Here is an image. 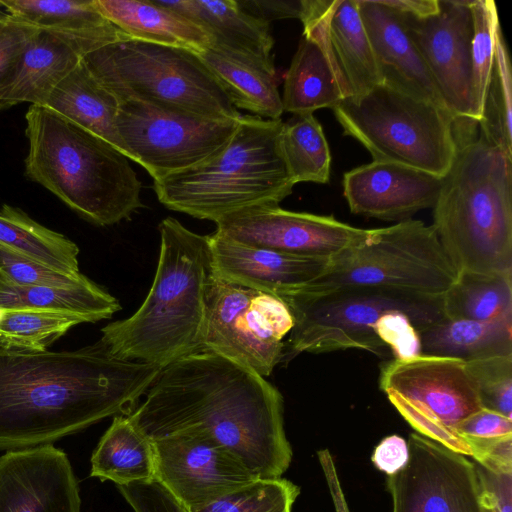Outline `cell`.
<instances>
[{
  "label": "cell",
  "mask_w": 512,
  "mask_h": 512,
  "mask_svg": "<svg viewBox=\"0 0 512 512\" xmlns=\"http://www.w3.org/2000/svg\"><path fill=\"white\" fill-rule=\"evenodd\" d=\"M284 122L241 115L225 148L210 160L153 180L166 208L215 223L239 210L279 205L293 190L281 146Z\"/></svg>",
  "instance_id": "obj_6"
},
{
  "label": "cell",
  "mask_w": 512,
  "mask_h": 512,
  "mask_svg": "<svg viewBox=\"0 0 512 512\" xmlns=\"http://www.w3.org/2000/svg\"><path fill=\"white\" fill-rule=\"evenodd\" d=\"M406 465L388 476L392 512H486L474 462L411 433Z\"/></svg>",
  "instance_id": "obj_13"
},
{
  "label": "cell",
  "mask_w": 512,
  "mask_h": 512,
  "mask_svg": "<svg viewBox=\"0 0 512 512\" xmlns=\"http://www.w3.org/2000/svg\"><path fill=\"white\" fill-rule=\"evenodd\" d=\"M478 128L484 139L512 156L511 64L500 27L495 35L493 64Z\"/></svg>",
  "instance_id": "obj_36"
},
{
  "label": "cell",
  "mask_w": 512,
  "mask_h": 512,
  "mask_svg": "<svg viewBox=\"0 0 512 512\" xmlns=\"http://www.w3.org/2000/svg\"><path fill=\"white\" fill-rule=\"evenodd\" d=\"M81 60L82 57L63 41L39 30L12 82L0 97V111L23 102L42 106Z\"/></svg>",
  "instance_id": "obj_29"
},
{
  "label": "cell",
  "mask_w": 512,
  "mask_h": 512,
  "mask_svg": "<svg viewBox=\"0 0 512 512\" xmlns=\"http://www.w3.org/2000/svg\"><path fill=\"white\" fill-rule=\"evenodd\" d=\"M357 7L382 82L446 109L402 15L381 0H357Z\"/></svg>",
  "instance_id": "obj_22"
},
{
  "label": "cell",
  "mask_w": 512,
  "mask_h": 512,
  "mask_svg": "<svg viewBox=\"0 0 512 512\" xmlns=\"http://www.w3.org/2000/svg\"><path fill=\"white\" fill-rule=\"evenodd\" d=\"M39 30L0 8V97L12 82L25 51Z\"/></svg>",
  "instance_id": "obj_43"
},
{
  "label": "cell",
  "mask_w": 512,
  "mask_h": 512,
  "mask_svg": "<svg viewBox=\"0 0 512 512\" xmlns=\"http://www.w3.org/2000/svg\"><path fill=\"white\" fill-rule=\"evenodd\" d=\"M391 404L420 435L464 456H473L468 441L455 429L445 425L435 416L409 402L395 392L385 393Z\"/></svg>",
  "instance_id": "obj_42"
},
{
  "label": "cell",
  "mask_w": 512,
  "mask_h": 512,
  "mask_svg": "<svg viewBox=\"0 0 512 512\" xmlns=\"http://www.w3.org/2000/svg\"><path fill=\"white\" fill-rule=\"evenodd\" d=\"M481 406L512 419V354L466 362Z\"/></svg>",
  "instance_id": "obj_40"
},
{
  "label": "cell",
  "mask_w": 512,
  "mask_h": 512,
  "mask_svg": "<svg viewBox=\"0 0 512 512\" xmlns=\"http://www.w3.org/2000/svg\"><path fill=\"white\" fill-rule=\"evenodd\" d=\"M374 331L384 345L391 348L394 359H409L421 354L419 332L404 313L382 315L376 321Z\"/></svg>",
  "instance_id": "obj_44"
},
{
  "label": "cell",
  "mask_w": 512,
  "mask_h": 512,
  "mask_svg": "<svg viewBox=\"0 0 512 512\" xmlns=\"http://www.w3.org/2000/svg\"><path fill=\"white\" fill-rule=\"evenodd\" d=\"M347 97L327 51L313 38L302 35L285 75L283 112L313 114L320 108L333 109Z\"/></svg>",
  "instance_id": "obj_28"
},
{
  "label": "cell",
  "mask_w": 512,
  "mask_h": 512,
  "mask_svg": "<svg viewBox=\"0 0 512 512\" xmlns=\"http://www.w3.org/2000/svg\"><path fill=\"white\" fill-rule=\"evenodd\" d=\"M372 231L333 216L288 211L279 205H258L224 217L216 223L215 232L250 246L333 258L364 242Z\"/></svg>",
  "instance_id": "obj_14"
},
{
  "label": "cell",
  "mask_w": 512,
  "mask_h": 512,
  "mask_svg": "<svg viewBox=\"0 0 512 512\" xmlns=\"http://www.w3.org/2000/svg\"><path fill=\"white\" fill-rule=\"evenodd\" d=\"M161 368L112 356L0 344V451L52 444L109 416L130 415Z\"/></svg>",
  "instance_id": "obj_2"
},
{
  "label": "cell",
  "mask_w": 512,
  "mask_h": 512,
  "mask_svg": "<svg viewBox=\"0 0 512 512\" xmlns=\"http://www.w3.org/2000/svg\"><path fill=\"white\" fill-rule=\"evenodd\" d=\"M442 297L377 289L282 296L280 299L294 319L283 360L304 352L318 354L345 349L381 354L386 346L374 326L382 315L404 313L419 331L445 318Z\"/></svg>",
  "instance_id": "obj_10"
},
{
  "label": "cell",
  "mask_w": 512,
  "mask_h": 512,
  "mask_svg": "<svg viewBox=\"0 0 512 512\" xmlns=\"http://www.w3.org/2000/svg\"><path fill=\"white\" fill-rule=\"evenodd\" d=\"M281 146L295 184L327 183L331 154L321 124L313 114L295 116L283 124Z\"/></svg>",
  "instance_id": "obj_35"
},
{
  "label": "cell",
  "mask_w": 512,
  "mask_h": 512,
  "mask_svg": "<svg viewBox=\"0 0 512 512\" xmlns=\"http://www.w3.org/2000/svg\"><path fill=\"white\" fill-rule=\"evenodd\" d=\"M445 318L493 322L512 317V274L459 273L442 297Z\"/></svg>",
  "instance_id": "obj_34"
},
{
  "label": "cell",
  "mask_w": 512,
  "mask_h": 512,
  "mask_svg": "<svg viewBox=\"0 0 512 512\" xmlns=\"http://www.w3.org/2000/svg\"><path fill=\"white\" fill-rule=\"evenodd\" d=\"M87 323L76 314L34 309L0 310V344L5 347L45 351L70 328Z\"/></svg>",
  "instance_id": "obj_37"
},
{
  "label": "cell",
  "mask_w": 512,
  "mask_h": 512,
  "mask_svg": "<svg viewBox=\"0 0 512 512\" xmlns=\"http://www.w3.org/2000/svg\"><path fill=\"white\" fill-rule=\"evenodd\" d=\"M25 175L84 219L109 226L141 208V182L116 147L51 109L30 105Z\"/></svg>",
  "instance_id": "obj_5"
},
{
  "label": "cell",
  "mask_w": 512,
  "mask_h": 512,
  "mask_svg": "<svg viewBox=\"0 0 512 512\" xmlns=\"http://www.w3.org/2000/svg\"><path fill=\"white\" fill-rule=\"evenodd\" d=\"M344 134L360 142L373 161L393 162L438 177L456 151L455 118L443 107L387 83L347 97L333 109Z\"/></svg>",
  "instance_id": "obj_9"
},
{
  "label": "cell",
  "mask_w": 512,
  "mask_h": 512,
  "mask_svg": "<svg viewBox=\"0 0 512 512\" xmlns=\"http://www.w3.org/2000/svg\"><path fill=\"white\" fill-rule=\"evenodd\" d=\"M294 319L277 296L221 280L212 281L203 350L269 376L283 360V338Z\"/></svg>",
  "instance_id": "obj_12"
},
{
  "label": "cell",
  "mask_w": 512,
  "mask_h": 512,
  "mask_svg": "<svg viewBox=\"0 0 512 512\" xmlns=\"http://www.w3.org/2000/svg\"><path fill=\"white\" fill-rule=\"evenodd\" d=\"M82 59L119 101L134 99L211 119L241 116L193 51L127 39Z\"/></svg>",
  "instance_id": "obj_7"
},
{
  "label": "cell",
  "mask_w": 512,
  "mask_h": 512,
  "mask_svg": "<svg viewBox=\"0 0 512 512\" xmlns=\"http://www.w3.org/2000/svg\"><path fill=\"white\" fill-rule=\"evenodd\" d=\"M117 487L134 512H188L156 480Z\"/></svg>",
  "instance_id": "obj_45"
},
{
  "label": "cell",
  "mask_w": 512,
  "mask_h": 512,
  "mask_svg": "<svg viewBox=\"0 0 512 512\" xmlns=\"http://www.w3.org/2000/svg\"><path fill=\"white\" fill-rule=\"evenodd\" d=\"M116 128L125 155L158 180L221 152L238 119H211L151 103L119 101Z\"/></svg>",
  "instance_id": "obj_11"
},
{
  "label": "cell",
  "mask_w": 512,
  "mask_h": 512,
  "mask_svg": "<svg viewBox=\"0 0 512 512\" xmlns=\"http://www.w3.org/2000/svg\"><path fill=\"white\" fill-rule=\"evenodd\" d=\"M299 20L303 35L327 51L348 97L382 83L357 0H302Z\"/></svg>",
  "instance_id": "obj_19"
},
{
  "label": "cell",
  "mask_w": 512,
  "mask_h": 512,
  "mask_svg": "<svg viewBox=\"0 0 512 512\" xmlns=\"http://www.w3.org/2000/svg\"><path fill=\"white\" fill-rule=\"evenodd\" d=\"M409 458L408 445L404 438L391 435L385 437L375 447L372 454V462L388 476L401 470Z\"/></svg>",
  "instance_id": "obj_49"
},
{
  "label": "cell",
  "mask_w": 512,
  "mask_h": 512,
  "mask_svg": "<svg viewBox=\"0 0 512 512\" xmlns=\"http://www.w3.org/2000/svg\"><path fill=\"white\" fill-rule=\"evenodd\" d=\"M34 309L65 312L83 317L87 323L111 318L121 309L119 301L93 284L74 289L18 285L0 278V310Z\"/></svg>",
  "instance_id": "obj_32"
},
{
  "label": "cell",
  "mask_w": 512,
  "mask_h": 512,
  "mask_svg": "<svg viewBox=\"0 0 512 512\" xmlns=\"http://www.w3.org/2000/svg\"><path fill=\"white\" fill-rule=\"evenodd\" d=\"M0 245L62 273H81L73 241L8 204L0 208Z\"/></svg>",
  "instance_id": "obj_33"
},
{
  "label": "cell",
  "mask_w": 512,
  "mask_h": 512,
  "mask_svg": "<svg viewBox=\"0 0 512 512\" xmlns=\"http://www.w3.org/2000/svg\"><path fill=\"white\" fill-rule=\"evenodd\" d=\"M196 54L237 110L244 109L264 119H281L283 106L273 61L215 42Z\"/></svg>",
  "instance_id": "obj_24"
},
{
  "label": "cell",
  "mask_w": 512,
  "mask_h": 512,
  "mask_svg": "<svg viewBox=\"0 0 512 512\" xmlns=\"http://www.w3.org/2000/svg\"><path fill=\"white\" fill-rule=\"evenodd\" d=\"M473 36L471 42L470 120L481 119L483 102L493 58L495 35L500 27L497 7L492 0H472Z\"/></svg>",
  "instance_id": "obj_38"
},
{
  "label": "cell",
  "mask_w": 512,
  "mask_h": 512,
  "mask_svg": "<svg viewBox=\"0 0 512 512\" xmlns=\"http://www.w3.org/2000/svg\"><path fill=\"white\" fill-rule=\"evenodd\" d=\"M455 431L466 438L492 439L512 436V419L481 407L460 421Z\"/></svg>",
  "instance_id": "obj_47"
},
{
  "label": "cell",
  "mask_w": 512,
  "mask_h": 512,
  "mask_svg": "<svg viewBox=\"0 0 512 512\" xmlns=\"http://www.w3.org/2000/svg\"><path fill=\"white\" fill-rule=\"evenodd\" d=\"M418 332L424 355L468 362L512 354V317L493 322L444 318Z\"/></svg>",
  "instance_id": "obj_31"
},
{
  "label": "cell",
  "mask_w": 512,
  "mask_h": 512,
  "mask_svg": "<svg viewBox=\"0 0 512 512\" xmlns=\"http://www.w3.org/2000/svg\"><path fill=\"white\" fill-rule=\"evenodd\" d=\"M103 15L130 39L199 53L213 43L203 28L155 0H96Z\"/></svg>",
  "instance_id": "obj_26"
},
{
  "label": "cell",
  "mask_w": 512,
  "mask_h": 512,
  "mask_svg": "<svg viewBox=\"0 0 512 512\" xmlns=\"http://www.w3.org/2000/svg\"><path fill=\"white\" fill-rule=\"evenodd\" d=\"M134 411V425L154 441L198 434L221 445L258 478H279L292 460L284 401L265 377L201 350L161 368Z\"/></svg>",
  "instance_id": "obj_1"
},
{
  "label": "cell",
  "mask_w": 512,
  "mask_h": 512,
  "mask_svg": "<svg viewBox=\"0 0 512 512\" xmlns=\"http://www.w3.org/2000/svg\"><path fill=\"white\" fill-rule=\"evenodd\" d=\"M441 185L442 177L387 161H372L343 177V192L352 213L398 222L433 208Z\"/></svg>",
  "instance_id": "obj_20"
},
{
  "label": "cell",
  "mask_w": 512,
  "mask_h": 512,
  "mask_svg": "<svg viewBox=\"0 0 512 512\" xmlns=\"http://www.w3.org/2000/svg\"><path fill=\"white\" fill-rule=\"evenodd\" d=\"M300 488L284 478H258L191 512H292Z\"/></svg>",
  "instance_id": "obj_39"
},
{
  "label": "cell",
  "mask_w": 512,
  "mask_h": 512,
  "mask_svg": "<svg viewBox=\"0 0 512 512\" xmlns=\"http://www.w3.org/2000/svg\"><path fill=\"white\" fill-rule=\"evenodd\" d=\"M471 2L439 0L438 13L422 19L401 14L446 109L455 119H470Z\"/></svg>",
  "instance_id": "obj_16"
},
{
  "label": "cell",
  "mask_w": 512,
  "mask_h": 512,
  "mask_svg": "<svg viewBox=\"0 0 512 512\" xmlns=\"http://www.w3.org/2000/svg\"><path fill=\"white\" fill-rule=\"evenodd\" d=\"M456 151L433 206V228L459 273L512 274V156L478 123L454 120Z\"/></svg>",
  "instance_id": "obj_4"
},
{
  "label": "cell",
  "mask_w": 512,
  "mask_h": 512,
  "mask_svg": "<svg viewBox=\"0 0 512 512\" xmlns=\"http://www.w3.org/2000/svg\"><path fill=\"white\" fill-rule=\"evenodd\" d=\"M0 8L57 37L82 58L106 45L130 39L103 15L96 0H0Z\"/></svg>",
  "instance_id": "obj_23"
},
{
  "label": "cell",
  "mask_w": 512,
  "mask_h": 512,
  "mask_svg": "<svg viewBox=\"0 0 512 512\" xmlns=\"http://www.w3.org/2000/svg\"><path fill=\"white\" fill-rule=\"evenodd\" d=\"M203 28L213 42L263 60L273 61L270 23L244 11L236 0H155Z\"/></svg>",
  "instance_id": "obj_25"
},
{
  "label": "cell",
  "mask_w": 512,
  "mask_h": 512,
  "mask_svg": "<svg viewBox=\"0 0 512 512\" xmlns=\"http://www.w3.org/2000/svg\"><path fill=\"white\" fill-rule=\"evenodd\" d=\"M379 385L453 429L482 407L466 362L457 358L420 354L393 359L382 366Z\"/></svg>",
  "instance_id": "obj_17"
},
{
  "label": "cell",
  "mask_w": 512,
  "mask_h": 512,
  "mask_svg": "<svg viewBox=\"0 0 512 512\" xmlns=\"http://www.w3.org/2000/svg\"><path fill=\"white\" fill-rule=\"evenodd\" d=\"M457 277L433 226L408 219L373 229L364 242L333 257L319 277L292 293L377 289L442 297Z\"/></svg>",
  "instance_id": "obj_8"
},
{
  "label": "cell",
  "mask_w": 512,
  "mask_h": 512,
  "mask_svg": "<svg viewBox=\"0 0 512 512\" xmlns=\"http://www.w3.org/2000/svg\"><path fill=\"white\" fill-rule=\"evenodd\" d=\"M0 512H81L66 453L46 444L0 456Z\"/></svg>",
  "instance_id": "obj_18"
},
{
  "label": "cell",
  "mask_w": 512,
  "mask_h": 512,
  "mask_svg": "<svg viewBox=\"0 0 512 512\" xmlns=\"http://www.w3.org/2000/svg\"><path fill=\"white\" fill-rule=\"evenodd\" d=\"M486 512H512V473L494 472L474 462Z\"/></svg>",
  "instance_id": "obj_46"
},
{
  "label": "cell",
  "mask_w": 512,
  "mask_h": 512,
  "mask_svg": "<svg viewBox=\"0 0 512 512\" xmlns=\"http://www.w3.org/2000/svg\"><path fill=\"white\" fill-rule=\"evenodd\" d=\"M158 229L159 259L144 302L130 317L104 326L99 342L116 358L163 368L203 350L215 273L209 235L172 217Z\"/></svg>",
  "instance_id": "obj_3"
},
{
  "label": "cell",
  "mask_w": 512,
  "mask_h": 512,
  "mask_svg": "<svg viewBox=\"0 0 512 512\" xmlns=\"http://www.w3.org/2000/svg\"><path fill=\"white\" fill-rule=\"evenodd\" d=\"M153 445L156 481L188 512L258 479L235 455L198 434H173Z\"/></svg>",
  "instance_id": "obj_15"
},
{
  "label": "cell",
  "mask_w": 512,
  "mask_h": 512,
  "mask_svg": "<svg viewBox=\"0 0 512 512\" xmlns=\"http://www.w3.org/2000/svg\"><path fill=\"white\" fill-rule=\"evenodd\" d=\"M394 11L414 18H426L439 11V0H381Z\"/></svg>",
  "instance_id": "obj_50"
},
{
  "label": "cell",
  "mask_w": 512,
  "mask_h": 512,
  "mask_svg": "<svg viewBox=\"0 0 512 512\" xmlns=\"http://www.w3.org/2000/svg\"><path fill=\"white\" fill-rule=\"evenodd\" d=\"M327 481L330 486V490L332 493L336 511L337 512H349V510L346 506L345 499L343 497V493H342L339 483L337 481L336 474H330L329 476H327Z\"/></svg>",
  "instance_id": "obj_51"
},
{
  "label": "cell",
  "mask_w": 512,
  "mask_h": 512,
  "mask_svg": "<svg viewBox=\"0 0 512 512\" xmlns=\"http://www.w3.org/2000/svg\"><path fill=\"white\" fill-rule=\"evenodd\" d=\"M90 476L117 486L156 480L153 441L129 416H114L92 454Z\"/></svg>",
  "instance_id": "obj_30"
},
{
  "label": "cell",
  "mask_w": 512,
  "mask_h": 512,
  "mask_svg": "<svg viewBox=\"0 0 512 512\" xmlns=\"http://www.w3.org/2000/svg\"><path fill=\"white\" fill-rule=\"evenodd\" d=\"M209 239L218 278L279 298L315 280L332 259L250 246L217 232Z\"/></svg>",
  "instance_id": "obj_21"
},
{
  "label": "cell",
  "mask_w": 512,
  "mask_h": 512,
  "mask_svg": "<svg viewBox=\"0 0 512 512\" xmlns=\"http://www.w3.org/2000/svg\"><path fill=\"white\" fill-rule=\"evenodd\" d=\"M250 15L270 23L277 19L298 18L302 12V0H236Z\"/></svg>",
  "instance_id": "obj_48"
},
{
  "label": "cell",
  "mask_w": 512,
  "mask_h": 512,
  "mask_svg": "<svg viewBox=\"0 0 512 512\" xmlns=\"http://www.w3.org/2000/svg\"><path fill=\"white\" fill-rule=\"evenodd\" d=\"M119 104L118 98L97 81L82 59L42 106L102 138L125 155L116 128Z\"/></svg>",
  "instance_id": "obj_27"
},
{
  "label": "cell",
  "mask_w": 512,
  "mask_h": 512,
  "mask_svg": "<svg viewBox=\"0 0 512 512\" xmlns=\"http://www.w3.org/2000/svg\"><path fill=\"white\" fill-rule=\"evenodd\" d=\"M0 278L18 285L74 289L94 284L82 273L69 275L0 245Z\"/></svg>",
  "instance_id": "obj_41"
}]
</instances>
